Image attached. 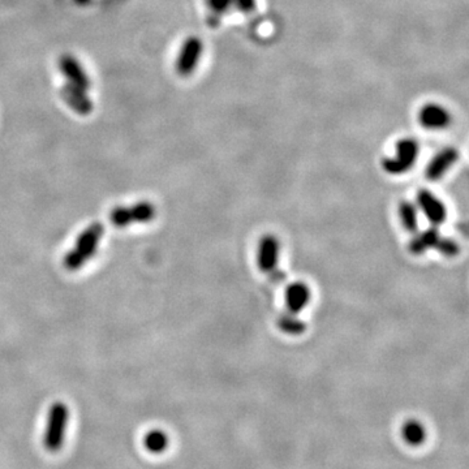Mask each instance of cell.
<instances>
[{"label": "cell", "mask_w": 469, "mask_h": 469, "mask_svg": "<svg viewBox=\"0 0 469 469\" xmlns=\"http://www.w3.org/2000/svg\"><path fill=\"white\" fill-rule=\"evenodd\" d=\"M104 234V226L98 221L91 223L76 239V244L64 256V267L69 272L81 269L93 256H95L101 239Z\"/></svg>", "instance_id": "cell-1"}, {"label": "cell", "mask_w": 469, "mask_h": 469, "mask_svg": "<svg viewBox=\"0 0 469 469\" xmlns=\"http://www.w3.org/2000/svg\"><path fill=\"white\" fill-rule=\"evenodd\" d=\"M68 422H69L68 405L63 402H55L51 404L49 413H47L46 428L43 433V446L49 453L56 454L64 446Z\"/></svg>", "instance_id": "cell-2"}, {"label": "cell", "mask_w": 469, "mask_h": 469, "mask_svg": "<svg viewBox=\"0 0 469 469\" xmlns=\"http://www.w3.org/2000/svg\"><path fill=\"white\" fill-rule=\"evenodd\" d=\"M420 146L413 139H403L395 145V154L382 159V169L389 175H403L415 166Z\"/></svg>", "instance_id": "cell-3"}, {"label": "cell", "mask_w": 469, "mask_h": 469, "mask_svg": "<svg viewBox=\"0 0 469 469\" xmlns=\"http://www.w3.org/2000/svg\"><path fill=\"white\" fill-rule=\"evenodd\" d=\"M204 53V42L195 36H191L182 42L179 55L175 62V71L182 77L193 75Z\"/></svg>", "instance_id": "cell-4"}, {"label": "cell", "mask_w": 469, "mask_h": 469, "mask_svg": "<svg viewBox=\"0 0 469 469\" xmlns=\"http://www.w3.org/2000/svg\"><path fill=\"white\" fill-rule=\"evenodd\" d=\"M58 68L68 84L78 86L84 91L91 89V77L76 56L71 53L62 55L58 62Z\"/></svg>", "instance_id": "cell-5"}, {"label": "cell", "mask_w": 469, "mask_h": 469, "mask_svg": "<svg viewBox=\"0 0 469 469\" xmlns=\"http://www.w3.org/2000/svg\"><path fill=\"white\" fill-rule=\"evenodd\" d=\"M416 200L418 208L434 227H438L444 223L447 218V210L442 201L433 192L428 189H421L417 193Z\"/></svg>", "instance_id": "cell-6"}, {"label": "cell", "mask_w": 469, "mask_h": 469, "mask_svg": "<svg viewBox=\"0 0 469 469\" xmlns=\"http://www.w3.org/2000/svg\"><path fill=\"white\" fill-rule=\"evenodd\" d=\"M280 245L274 234H265L257 247V266L263 273H274L279 262Z\"/></svg>", "instance_id": "cell-7"}, {"label": "cell", "mask_w": 469, "mask_h": 469, "mask_svg": "<svg viewBox=\"0 0 469 469\" xmlns=\"http://www.w3.org/2000/svg\"><path fill=\"white\" fill-rule=\"evenodd\" d=\"M60 97L67 106L81 117H88L94 110V104L88 95V91L65 82L60 89Z\"/></svg>", "instance_id": "cell-8"}, {"label": "cell", "mask_w": 469, "mask_h": 469, "mask_svg": "<svg viewBox=\"0 0 469 469\" xmlns=\"http://www.w3.org/2000/svg\"><path fill=\"white\" fill-rule=\"evenodd\" d=\"M459 159V152L455 147L448 146L444 147L440 153H437L429 162L425 169V176L430 182H437L442 179L446 172L451 169Z\"/></svg>", "instance_id": "cell-9"}, {"label": "cell", "mask_w": 469, "mask_h": 469, "mask_svg": "<svg viewBox=\"0 0 469 469\" xmlns=\"http://www.w3.org/2000/svg\"><path fill=\"white\" fill-rule=\"evenodd\" d=\"M418 120L426 130H443L450 124L451 115L441 104H428L420 110Z\"/></svg>", "instance_id": "cell-10"}, {"label": "cell", "mask_w": 469, "mask_h": 469, "mask_svg": "<svg viewBox=\"0 0 469 469\" xmlns=\"http://www.w3.org/2000/svg\"><path fill=\"white\" fill-rule=\"evenodd\" d=\"M311 289L302 282H295L287 287L286 305L288 312L299 314L302 312L311 301Z\"/></svg>", "instance_id": "cell-11"}, {"label": "cell", "mask_w": 469, "mask_h": 469, "mask_svg": "<svg viewBox=\"0 0 469 469\" xmlns=\"http://www.w3.org/2000/svg\"><path fill=\"white\" fill-rule=\"evenodd\" d=\"M441 237L442 234L440 232V230L434 226L422 232L417 231L409 243V252L415 256H421L429 249H435Z\"/></svg>", "instance_id": "cell-12"}, {"label": "cell", "mask_w": 469, "mask_h": 469, "mask_svg": "<svg viewBox=\"0 0 469 469\" xmlns=\"http://www.w3.org/2000/svg\"><path fill=\"white\" fill-rule=\"evenodd\" d=\"M426 429L424 424L418 420L411 418L407 420L402 425L400 435L404 443H407L411 447H418L426 441Z\"/></svg>", "instance_id": "cell-13"}, {"label": "cell", "mask_w": 469, "mask_h": 469, "mask_svg": "<svg viewBox=\"0 0 469 469\" xmlns=\"http://www.w3.org/2000/svg\"><path fill=\"white\" fill-rule=\"evenodd\" d=\"M143 447L150 454H163L169 446V435L160 429H153L143 435Z\"/></svg>", "instance_id": "cell-14"}, {"label": "cell", "mask_w": 469, "mask_h": 469, "mask_svg": "<svg viewBox=\"0 0 469 469\" xmlns=\"http://www.w3.org/2000/svg\"><path fill=\"white\" fill-rule=\"evenodd\" d=\"M278 327L287 334V335H301L305 330L306 325L304 321H301L298 314L293 313H285L278 318Z\"/></svg>", "instance_id": "cell-15"}, {"label": "cell", "mask_w": 469, "mask_h": 469, "mask_svg": "<svg viewBox=\"0 0 469 469\" xmlns=\"http://www.w3.org/2000/svg\"><path fill=\"white\" fill-rule=\"evenodd\" d=\"M399 217L405 231L416 234L418 231V213L417 208L409 201H403L399 205Z\"/></svg>", "instance_id": "cell-16"}, {"label": "cell", "mask_w": 469, "mask_h": 469, "mask_svg": "<svg viewBox=\"0 0 469 469\" xmlns=\"http://www.w3.org/2000/svg\"><path fill=\"white\" fill-rule=\"evenodd\" d=\"M132 223H149L156 218V206L149 201H141L130 206Z\"/></svg>", "instance_id": "cell-17"}, {"label": "cell", "mask_w": 469, "mask_h": 469, "mask_svg": "<svg viewBox=\"0 0 469 469\" xmlns=\"http://www.w3.org/2000/svg\"><path fill=\"white\" fill-rule=\"evenodd\" d=\"M110 221L111 224H114L115 227L123 228L132 224V219H130V208L128 206H117L112 208L110 213Z\"/></svg>", "instance_id": "cell-18"}, {"label": "cell", "mask_w": 469, "mask_h": 469, "mask_svg": "<svg viewBox=\"0 0 469 469\" xmlns=\"http://www.w3.org/2000/svg\"><path fill=\"white\" fill-rule=\"evenodd\" d=\"M206 4L210 12V20H219L231 8L232 0H206Z\"/></svg>", "instance_id": "cell-19"}, {"label": "cell", "mask_w": 469, "mask_h": 469, "mask_svg": "<svg viewBox=\"0 0 469 469\" xmlns=\"http://www.w3.org/2000/svg\"><path fill=\"white\" fill-rule=\"evenodd\" d=\"M435 250L438 253H441L444 257H455L456 254L459 253L460 248L456 244L455 240L450 239V237H444L442 236L435 247Z\"/></svg>", "instance_id": "cell-20"}, {"label": "cell", "mask_w": 469, "mask_h": 469, "mask_svg": "<svg viewBox=\"0 0 469 469\" xmlns=\"http://www.w3.org/2000/svg\"><path fill=\"white\" fill-rule=\"evenodd\" d=\"M232 5H234L240 12L252 13L256 10L257 0H232Z\"/></svg>", "instance_id": "cell-21"}, {"label": "cell", "mask_w": 469, "mask_h": 469, "mask_svg": "<svg viewBox=\"0 0 469 469\" xmlns=\"http://www.w3.org/2000/svg\"><path fill=\"white\" fill-rule=\"evenodd\" d=\"M77 5H86L91 3V0H73Z\"/></svg>", "instance_id": "cell-22"}]
</instances>
